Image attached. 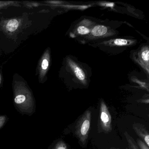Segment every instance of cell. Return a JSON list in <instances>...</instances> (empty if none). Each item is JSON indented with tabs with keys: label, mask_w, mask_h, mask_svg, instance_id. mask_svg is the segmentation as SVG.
<instances>
[{
	"label": "cell",
	"mask_w": 149,
	"mask_h": 149,
	"mask_svg": "<svg viewBox=\"0 0 149 149\" xmlns=\"http://www.w3.org/2000/svg\"><path fill=\"white\" fill-rule=\"evenodd\" d=\"M54 149H68L67 145L63 141H61L56 143Z\"/></svg>",
	"instance_id": "9"
},
{
	"label": "cell",
	"mask_w": 149,
	"mask_h": 149,
	"mask_svg": "<svg viewBox=\"0 0 149 149\" xmlns=\"http://www.w3.org/2000/svg\"><path fill=\"white\" fill-rule=\"evenodd\" d=\"M104 5L106 6L111 7L114 6L113 3H107V4H104Z\"/></svg>",
	"instance_id": "15"
},
{
	"label": "cell",
	"mask_w": 149,
	"mask_h": 149,
	"mask_svg": "<svg viewBox=\"0 0 149 149\" xmlns=\"http://www.w3.org/2000/svg\"><path fill=\"white\" fill-rule=\"evenodd\" d=\"M107 27L104 26H96L92 29L91 33L95 36H102L107 33Z\"/></svg>",
	"instance_id": "5"
},
{
	"label": "cell",
	"mask_w": 149,
	"mask_h": 149,
	"mask_svg": "<svg viewBox=\"0 0 149 149\" xmlns=\"http://www.w3.org/2000/svg\"><path fill=\"white\" fill-rule=\"evenodd\" d=\"M98 127V131L100 132L108 133L112 130L111 116L104 101H102L100 104Z\"/></svg>",
	"instance_id": "2"
},
{
	"label": "cell",
	"mask_w": 149,
	"mask_h": 149,
	"mask_svg": "<svg viewBox=\"0 0 149 149\" xmlns=\"http://www.w3.org/2000/svg\"><path fill=\"white\" fill-rule=\"evenodd\" d=\"M91 112L87 110L84 113L76 126L75 134L82 144L87 142L91 123Z\"/></svg>",
	"instance_id": "1"
},
{
	"label": "cell",
	"mask_w": 149,
	"mask_h": 149,
	"mask_svg": "<svg viewBox=\"0 0 149 149\" xmlns=\"http://www.w3.org/2000/svg\"><path fill=\"white\" fill-rule=\"evenodd\" d=\"M49 66V62L47 59H44L42 63V68L43 70H47Z\"/></svg>",
	"instance_id": "13"
},
{
	"label": "cell",
	"mask_w": 149,
	"mask_h": 149,
	"mask_svg": "<svg viewBox=\"0 0 149 149\" xmlns=\"http://www.w3.org/2000/svg\"><path fill=\"white\" fill-rule=\"evenodd\" d=\"M132 128L137 135L141 138L147 146H149V134L146 128L140 123H135L132 125Z\"/></svg>",
	"instance_id": "3"
},
{
	"label": "cell",
	"mask_w": 149,
	"mask_h": 149,
	"mask_svg": "<svg viewBox=\"0 0 149 149\" xmlns=\"http://www.w3.org/2000/svg\"><path fill=\"white\" fill-rule=\"evenodd\" d=\"M69 63L70 67L73 69L74 73L75 74L77 78H78L79 80H81V81H84L85 78V75L83 70L81 68L78 67V66H77L73 62V61H70L69 62Z\"/></svg>",
	"instance_id": "4"
},
{
	"label": "cell",
	"mask_w": 149,
	"mask_h": 149,
	"mask_svg": "<svg viewBox=\"0 0 149 149\" xmlns=\"http://www.w3.org/2000/svg\"><path fill=\"white\" fill-rule=\"evenodd\" d=\"M77 32L80 34L86 35L89 33L90 31L87 28L83 26H80L77 28Z\"/></svg>",
	"instance_id": "8"
},
{
	"label": "cell",
	"mask_w": 149,
	"mask_h": 149,
	"mask_svg": "<svg viewBox=\"0 0 149 149\" xmlns=\"http://www.w3.org/2000/svg\"><path fill=\"white\" fill-rule=\"evenodd\" d=\"M142 57L146 61H148L149 59V51L148 50L143 51L142 54Z\"/></svg>",
	"instance_id": "12"
},
{
	"label": "cell",
	"mask_w": 149,
	"mask_h": 149,
	"mask_svg": "<svg viewBox=\"0 0 149 149\" xmlns=\"http://www.w3.org/2000/svg\"><path fill=\"white\" fill-rule=\"evenodd\" d=\"M6 121V117L5 116H0V128H1Z\"/></svg>",
	"instance_id": "14"
},
{
	"label": "cell",
	"mask_w": 149,
	"mask_h": 149,
	"mask_svg": "<svg viewBox=\"0 0 149 149\" xmlns=\"http://www.w3.org/2000/svg\"><path fill=\"white\" fill-rule=\"evenodd\" d=\"M19 26V22L16 19H12L8 22L7 24L6 27L10 32H14L16 30Z\"/></svg>",
	"instance_id": "7"
},
{
	"label": "cell",
	"mask_w": 149,
	"mask_h": 149,
	"mask_svg": "<svg viewBox=\"0 0 149 149\" xmlns=\"http://www.w3.org/2000/svg\"><path fill=\"white\" fill-rule=\"evenodd\" d=\"M137 143L139 146V149H149V146H147V145L144 143L142 140L139 139H137Z\"/></svg>",
	"instance_id": "11"
},
{
	"label": "cell",
	"mask_w": 149,
	"mask_h": 149,
	"mask_svg": "<svg viewBox=\"0 0 149 149\" xmlns=\"http://www.w3.org/2000/svg\"><path fill=\"white\" fill-rule=\"evenodd\" d=\"M124 135L125 136L126 140H127L129 149H139L137 146L136 145L135 141H134L132 137L130 136V134L127 132H125L124 133Z\"/></svg>",
	"instance_id": "6"
},
{
	"label": "cell",
	"mask_w": 149,
	"mask_h": 149,
	"mask_svg": "<svg viewBox=\"0 0 149 149\" xmlns=\"http://www.w3.org/2000/svg\"><path fill=\"white\" fill-rule=\"evenodd\" d=\"M110 149H117V148H110Z\"/></svg>",
	"instance_id": "16"
},
{
	"label": "cell",
	"mask_w": 149,
	"mask_h": 149,
	"mask_svg": "<svg viewBox=\"0 0 149 149\" xmlns=\"http://www.w3.org/2000/svg\"><path fill=\"white\" fill-rule=\"evenodd\" d=\"M114 43L117 46H125L127 44V41L124 39H116L114 41Z\"/></svg>",
	"instance_id": "10"
}]
</instances>
